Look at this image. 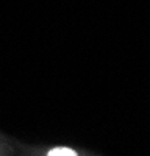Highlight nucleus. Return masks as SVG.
<instances>
[{"instance_id":"1","label":"nucleus","mask_w":150,"mask_h":156,"mask_svg":"<svg viewBox=\"0 0 150 156\" xmlns=\"http://www.w3.org/2000/svg\"><path fill=\"white\" fill-rule=\"evenodd\" d=\"M48 154L50 156H75L77 153L70 148H53L48 151Z\"/></svg>"}]
</instances>
